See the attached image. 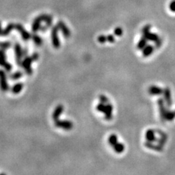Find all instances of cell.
<instances>
[{
	"label": "cell",
	"instance_id": "obj_19",
	"mask_svg": "<svg viewBox=\"0 0 175 175\" xmlns=\"http://www.w3.org/2000/svg\"><path fill=\"white\" fill-rule=\"evenodd\" d=\"M23 88V83H17V84H15V86H13V87L12 88L11 91L14 94H18V93H19L22 91Z\"/></svg>",
	"mask_w": 175,
	"mask_h": 175
},
{
	"label": "cell",
	"instance_id": "obj_3",
	"mask_svg": "<svg viewBox=\"0 0 175 175\" xmlns=\"http://www.w3.org/2000/svg\"><path fill=\"white\" fill-rule=\"evenodd\" d=\"M55 126L58 128H62L64 130H71L73 128V123L70 121H61L57 120L55 121Z\"/></svg>",
	"mask_w": 175,
	"mask_h": 175
},
{
	"label": "cell",
	"instance_id": "obj_25",
	"mask_svg": "<svg viewBox=\"0 0 175 175\" xmlns=\"http://www.w3.org/2000/svg\"><path fill=\"white\" fill-rule=\"evenodd\" d=\"M32 38L34 42L36 44V45H40L42 44V40L40 36H39L38 35L36 34H33L32 36Z\"/></svg>",
	"mask_w": 175,
	"mask_h": 175
},
{
	"label": "cell",
	"instance_id": "obj_34",
	"mask_svg": "<svg viewBox=\"0 0 175 175\" xmlns=\"http://www.w3.org/2000/svg\"><path fill=\"white\" fill-rule=\"evenodd\" d=\"M162 45V40L161 39L159 38L158 40L156 42H155V48H159Z\"/></svg>",
	"mask_w": 175,
	"mask_h": 175
},
{
	"label": "cell",
	"instance_id": "obj_32",
	"mask_svg": "<svg viewBox=\"0 0 175 175\" xmlns=\"http://www.w3.org/2000/svg\"><path fill=\"white\" fill-rule=\"evenodd\" d=\"M99 100L101 103H104V104H107L109 100H108V98L107 96H104V95H100L99 96Z\"/></svg>",
	"mask_w": 175,
	"mask_h": 175
},
{
	"label": "cell",
	"instance_id": "obj_15",
	"mask_svg": "<svg viewBox=\"0 0 175 175\" xmlns=\"http://www.w3.org/2000/svg\"><path fill=\"white\" fill-rule=\"evenodd\" d=\"M145 147H147V148L158 151V152H161V151L163 150V147L159 145L158 144V145H155V144H153L152 142H147H147L145 143Z\"/></svg>",
	"mask_w": 175,
	"mask_h": 175
},
{
	"label": "cell",
	"instance_id": "obj_10",
	"mask_svg": "<svg viewBox=\"0 0 175 175\" xmlns=\"http://www.w3.org/2000/svg\"><path fill=\"white\" fill-rule=\"evenodd\" d=\"M57 26H58L59 30L61 32H62V34H63L64 36L66 38L70 37V35H71V32H70V30L68 29V27H66L64 22H62V21L58 22V24H57Z\"/></svg>",
	"mask_w": 175,
	"mask_h": 175
},
{
	"label": "cell",
	"instance_id": "obj_7",
	"mask_svg": "<svg viewBox=\"0 0 175 175\" xmlns=\"http://www.w3.org/2000/svg\"><path fill=\"white\" fill-rule=\"evenodd\" d=\"M164 99L165 101L167 107L170 108L172 105V95H171V91L168 88H166L164 89Z\"/></svg>",
	"mask_w": 175,
	"mask_h": 175
},
{
	"label": "cell",
	"instance_id": "obj_26",
	"mask_svg": "<svg viewBox=\"0 0 175 175\" xmlns=\"http://www.w3.org/2000/svg\"><path fill=\"white\" fill-rule=\"evenodd\" d=\"M11 47V43L10 42H0V49L7 50Z\"/></svg>",
	"mask_w": 175,
	"mask_h": 175
},
{
	"label": "cell",
	"instance_id": "obj_21",
	"mask_svg": "<svg viewBox=\"0 0 175 175\" xmlns=\"http://www.w3.org/2000/svg\"><path fill=\"white\" fill-rule=\"evenodd\" d=\"M15 29V25L13 24V23H10V24L7 26L5 29H3L2 31V36H7L10 34V32H11L12 30Z\"/></svg>",
	"mask_w": 175,
	"mask_h": 175
},
{
	"label": "cell",
	"instance_id": "obj_23",
	"mask_svg": "<svg viewBox=\"0 0 175 175\" xmlns=\"http://www.w3.org/2000/svg\"><path fill=\"white\" fill-rule=\"evenodd\" d=\"M108 142L110 145L111 146H114L116 143L117 142V137L115 134H112L109 137V139H108Z\"/></svg>",
	"mask_w": 175,
	"mask_h": 175
},
{
	"label": "cell",
	"instance_id": "obj_9",
	"mask_svg": "<svg viewBox=\"0 0 175 175\" xmlns=\"http://www.w3.org/2000/svg\"><path fill=\"white\" fill-rule=\"evenodd\" d=\"M155 132L160 136V138L157 139L158 144L159 145L164 147L167 142V138H168L167 134H166L165 132H164V131H162L161 130H156L155 131Z\"/></svg>",
	"mask_w": 175,
	"mask_h": 175
},
{
	"label": "cell",
	"instance_id": "obj_14",
	"mask_svg": "<svg viewBox=\"0 0 175 175\" xmlns=\"http://www.w3.org/2000/svg\"><path fill=\"white\" fill-rule=\"evenodd\" d=\"M63 110H64V107L61 105V104H60V105L56 107V108L55 109L54 112H53V115H52L53 121H57V120L59 119L60 115H61V113L63 112Z\"/></svg>",
	"mask_w": 175,
	"mask_h": 175
},
{
	"label": "cell",
	"instance_id": "obj_36",
	"mask_svg": "<svg viewBox=\"0 0 175 175\" xmlns=\"http://www.w3.org/2000/svg\"><path fill=\"white\" fill-rule=\"evenodd\" d=\"M4 67H5V70H6V71H7V72H10V70H12V68H13V66H12V65L10 64H9L8 62H7V64L5 65V66H4Z\"/></svg>",
	"mask_w": 175,
	"mask_h": 175
},
{
	"label": "cell",
	"instance_id": "obj_30",
	"mask_svg": "<svg viewBox=\"0 0 175 175\" xmlns=\"http://www.w3.org/2000/svg\"><path fill=\"white\" fill-rule=\"evenodd\" d=\"M107 41V36H104V35H100L98 37V42L100 43H105Z\"/></svg>",
	"mask_w": 175,
	"mask_h": 175
},
{
	"label": "cell",
	"instance_id": "obj_24",
	"mask_svg": "<svg viewBox=\"0 0 175 175\" xmlns=\"http://www.w3.org/2000/svg\"><path fill=\"white\" fill-rule=\"evenodd\" d=\"M40 23L41 22L38 21L37 20H36V19H34V21L33 22V24H32V32H36L38 30L40 29Z\"/></svg>",
	"mask_w": 175,
	"mask_h": 175
},
{
	"label": "cell",
	"instance_id": "obj_29",
	"mask_svg": "<svg viewBox=\"0 0 175 175\" xmlns=\"http://www.w3.org/2000/svg\"><path fill=\"white\" fill-rule=\"evenodd\" d=\"M7 61H6V55L4 54L0 56V66H5V65L7 64Z\"/></svg>",
	"mask_w": 175,
	"mask_h": 175
},
{
	"label": "cell",
	"instance_id": "obj_35",
	"mask_svg": "<svg viewBox=\"0 0 175 175\" xmlns=\"http://www.w3.org/2000/svg\"><path fill=\"white\" fill-rule=\"evenodd\" d=\"M107 41L109 42H111V43L115 42L114 36H113V35H111V34L108 35V36H107Z\"/></svg>",
	"mask_w": 175,
	"mask_h": 175
},
{
	"label": "cell",
	"instance_id": "obj_1",
	"mask_svg": "<svg viewBox=\"0 0 175 175\" xmlns=\"http://www.w3.org/2000/svg\"><path fill=\"white\" fill-rule=\"evenodd\" d=\"M59 30L58 26H56L53 28L51 32V37H52V42H53V45L54 46L55 48H59L60 45V41L59 38H58V31Z\"/></svg>",
	"mask_w": 175,
	"mask_h": 175
},
{
	"label": "cell",
	"instance_id": "obj_22",
	"mask_svg": "<svg viewBox=\"0 0 175 175\" xmlns=\"http://www.w3.org/2000/svg\"><path fill=\"white\" fill-rule=\"evenodd\" d=\"M175 118V112L171 110H167L166 115V121H172Z\"/></svg>",
	"mask_w": 175,
	"mask_h": 175
},
{
	"label": "cell",
	"instance_id": "obj_4",
	"mask_svg": "<svg viewBox=\"0 0 175 175\" xmlns=\"http://www.w3.org/2000/svg\"><path fill=\"white\" fill-rule=\"evenodd\" d=\"M0 88L2 91H7L9 90L6 74H5V72L2 70H0Z\"/></svg>",
	"mask_w": 175,
	"mask_h": 175
},
{
	"label": "cell",
	"instance_id": "obj_39",
	"mask_svg": "<svg viewBox=\"0 0 175 175\" xmlns=\"http://www.w3.org/2000/svg\"><path fill=\"white\" fill-rule=\"evenodd\" d=\"M4 54H5V50L0 49V56H2V55H4Z\"/></svg>",
	"mask_w": 175,
	"mask_h": 175
},
{
	"label": "cell",
	"instance_id": "obj_2",
	"mask_svg": "<svg viewBox=\"0 0 175 175\" xmlns=\"http://www.w3.org/2000/svg\"><path fill=\"white\" fill-rule=\"evenodd\" d=\"M33 61L32 56L30 57H26L22 61L21 66L22 67L24 68L25 71L28 74H32V62Z\"/></svg>",
	"mask_w": 175,
	"mask_h": 175
},
{
	"label": "cell",
	"instance_id": "obj_37",
	"mask_svg": "<svg viewBox=\"0 0 175 175\" xmlns=\"http://www.w3.org/2000/svg\"><path fill=\"white\" fill-rule=\"evenodd\" d=\"M169 8L172 12H175V1H172L169 5Z\"/></svg>",
	"mask_w": 175,
	"mask_h": 175
},
{
	"label": "cell",
	"instance_id": "obj_40",
	"mask_svg": "<svg viewBox=\"0 0 175 175\" xmlns=\"http://www.w3.org/2000/svg\"><path fill=\"white\" fill-rule=\"evenodd\" d=\"M2 31H3V29H2V27H1V23H0V36H2Z\"/></svg>",
	"mask_w": 175,
	"mask_h": 175
},
{
	"label": "cell",
	"instance_id": "obj_38",
	"mask_svg": "<svg viewBox=\"0 0 175 175\" xmlns=\"http://www.w3.org/2000/svg\"><path fill=\"white\" fill-rule=\"evenodd\" d=\"M32 59H33L34 61H36V60L39 58V54L37 53H33V54L32 55Z\"/></svg>",
	"mask_w": 175,
	"mask_h": 175
},
{
	"label": "cell",
	"instance_id": "obj_27",
	"mask_svg": "<svg viewBox=\"0 0 175 175\" xmlns=\"http://www.w3.org/2000/svg\"><path fill=\"white\" fill-rule=\"evenodd\" d=\"M22 75H23V74H22L21 72H16L13 73V74H11V75L10 76V78L13 80H18V79H19V78H21Z\"/></svg>",
	"mask_w": 175,
	"mask_h": 175
},
{
	"label": "cell",
	"instance_id": "obj_13",
	"mask_svg": "<svg viewBox=\"0 0 175 175\" xmlns=\"http://www.w3.org/2000/svg\"><path fill=\"white\" fill-rule=\"evenodd\" d=\"M155 133L156 132L155 131L152 130V129H149V130L147 131L145 134V138L147 142H157V138L155 137Z\"/></svg>",
	"mask_w": 175,
	"mask_h": 175
},
{
	"label": "cell",
	"instance_id": "obj_5",
	"mask_svg": "<svg viewBox=\"0 0 175 175\" xmlns=\"http://www.w3.org/2000/svg\"><path fill=\"white\" fill-rule=\"evenodd\" d=\"M164 99L160 98L159 99H158V105L159 111H160V118H161L162 121H166V115L167 109L165 107V104H164Z\"/></svg>",
	"mask_w": 175,
	"mask_h": 175
},
{
	"label": "cell",
	"instance_id": "obj_16",
	"mask_svg": "<svg viewBox=\"0 0 175 175\" xmlns=\"http://www.w3.org/2000/svg\"><path fill=\"white\" fill-rule=\"evenodd\" d=\"M143 36H145V37L147 40H150V41L154 42L157 41V40L160 38V37H159V36H158L156 34L150 33V32H147V33H146V34H144Z\"/></svg>",
	"mask_w": 175,
	"mask_h": 175
},
{
	"label": "cell",
	"instance_id": "obj_8",
	"mask_svg": "<svg viewBox=\"0 0 175 175\" xmlns=\"http://www.w3.org/2000/svg\"><path fill=\"white\" fill-rule=\"evenodd\" d=\"M15 29L18 30V32H20L21 35V37L23 40H24L25 41H27V40H29L30 38H32V36L27 31L25 30V29L22 27L21 24H16L15 25Z\"/></svg>",
	"mask_w": 175,
	"mask_h": 175
},
{
	"label": "cell",
	"instance_id": "obj_20",
	"mask_svg": "<svg viewBox=\"0 0 175 175\" xmlns=\"http://www.w3.org/2000/svg\"><path fill=\"white\" fill-rule=\"evenodd\" d=\"M147 40L143 36L142 38L140 39V40L139 41L138 44H137V48L139 50H143L144 48H145L146 45H147Z\"/></svg>",
	"mask_w": 175,
	"mask_h": 175
},
{
	"label": "cell",
	"instance_id": "obj_33",
	"mask_svg": "<svg viewBox=\"0 0 175 175\" xmlns=\"http://www.w3.org/2000/svg\"><path fill=\"white\" fill-rule=\"evenodd\" d=\"M150 28H151L150 25H146L145 27L143 29H142V33L143 34H144L147 33V32H150Z\"/></svg>",
	"mask_w": 175,
	"mask_h": 175
},
{
	"label": "cell",
	"instance_id": "obj_31",
	"mask_svg": "<svg viewBox=\"0 0 175 175\" xmlns=\"http://www.w3.org/2000/svg\"><path fill=\"white\" fill-rule=\"evenodd\" d=\"M123 29L121 28V27H117L115 28V29L114 30V34L116 35V36H121L123 34Z\"/></svg>",
	"mask_w": 175,
	"mask_h": 175
},
{
	"label": "cell",
	"instance_id": "obj_12",
	"mask_svg": "<svg viewBox=\"0 0 175 175\" xmlns=\"http://www.w3.org/2000/svg\"><path fill=\"white\" fill-rule=\"evenodd\" d=\"M112 110H113V107L111 104H106V109L104 111V114L105 115V119L107 121H110L112 118Z\"/></svg>",
	"mask_w": 175,
	"mask_h": 175
},
{
	"label": "cell",
	"instance_id": "obj_17",
	"mask_svg": "<svg viewBox=\"0 0 175 175\" xmlns=\"http://www.w3.org/2000/svg\"><path fill=\"white\" fill-rule=\"evenodd\" d=\"M154 50V47L152 45H146V47L143 49V56L145 57H147V56H150Z\"/></svg>",
	"mask_w": 175,
	"mask_h": 175
},
{
	"label": "cell",
	"instance_id": "obj_11",
	"mask_svg": "<svg viewBox=\"0 0 175 175\" xmlns=\"http://www.w3.org/2000/svg\"><path fill=\"white\" fill-rule=\"evenodd\" d=\"M148 91L150 95H152V96H160V95L163 94V93H164V90L155 86H150L149 88Z\"/></svg>",
	"mask_w": 175,
	"mask_h": 175
},
{
	"label": "cell",
	"instance_id": "obj_28",
	"mask_svg": "<svg viewBox=\"0 0 175 175\" xmlns=\"http://www.w3.org/2000/svg\"><path fill=\"white\" fill-rule=\"evenodd\" d=\"M96 109H97V110L99 111V112H101L104 113L106 109V104L101 102L100 104H98L97 107H96Z\"/></svg>",
	"mask_w": 175,
	"mask_h": 175
},
{
	"label": "cell",
	"instance_id": "obj_6",
	"mask_svg": "<svg viewBox=\"0 0 175 175\" xmlns=\"http://www.w3.org/2000/svg\"><path fill=\"white\" fill-rule=\"evenodd\" d=\"M15 54L16 63L18 64V65H19V66H21V58L23 55L21 46L19 43H16L15 45Z\"/></svg>",
	"mask_w": 175,
	"mask_h": 175
},
{
	"label": "cell",
	"instance_id": "obj_18",
	"mask_svg": "<svg viewBox=\"0 0 175 175\" xmlns=\"http://www.w3.org/2000/svg\"><path fill=\"white\" fill-rule=\"evenodd\" d=\"M112 147L114 149L115 152L119 154L123 152L124 150H125V145L123 144L119 143V142H117L114 146H112Z\"/></svg>",
	"mask_w": 175,
	"mask_h": 175
}]
</instances>
